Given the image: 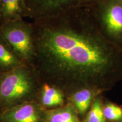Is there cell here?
<instances>
[{"label":"cell","mask_w":122,"mask_h":122,"mask_svg":"<svg viewBox=\"0 0 122 122\" xmlns=\"http://www.w3.org/2000/svg\"><path fill=\"white\" fill-rule=\"evenodd\" d=\"M86 122H106L103 112V105L100 95L94 98L91 109L86 117Z\"/></svg>","instance_id":"12"},{"label":"cell","mask_w":122,"mask_h":122,"mask_svg":"<svg viewBox=\"0 0 122 122\" xmlns=\"http://www.w3.org/2000/svg\"><path fill=\"white\" fill-rule=\"evenodd\" d=\"M44 122H80L77 112L71 103L53 109L45 110Z\"/></svg>","instance_id":"11"},{"label":"cell","mask_w":122,"mask_h":122,"mask_svg":"<svg viewBox=\"0 0 122 122\" xmlns=\"http://www.w3.org/2000/svg\"><path fill=\"white\" fill-rule=\"evenodd\" d=\"M28 18L25 0H0V25Z\"/></svg>","instance_id":"8"},{"label":"cell","mask_w":122,"mask_h":122,"mask_svg":"<svg viewBox=\"0 0 122 122\" xmlns=\"http://www.w3.org/2000/svg\"><path fill=\"white\" fill-rule=\"evenodd\" d=\"M35 101L44 109L49 110L64 106L67 99L62 89L41 80Z\"/></svg>","instance_id":"7"},{"label":"cell","mask_w":122,"mask_h":122,"mask_svg":"<svg viewBox=\"0 0 122 122\" xmlns=\"http://www.w3.org/2000/svg\"><path fill=\"white\" fill-rule=\"evenodd\" d=\"M25 65L0 34V74Z\"/></svg>","instance_id":"10"},{"label":"cell","mask_w":122,"mask_h":122,"mask_svg":"<svg viewBox=\"0 0 122 122\" xmlns=\"http://www.w3.org/2000/svg\"><path fill=\"white\" fill-rule=\"evenodd\" d=\"M105 118L110 121L122 120V108L112 103H107L103 106Z\"/></svg>","instance_id":"13"},{"label":"cell","mask_w":122,"mask_h":122,"mask_svg":"<svg viewBox=\"0 0 122 122\" xmlns=\"http://www.w3.org/2000/svg\"><path fill=\"white\" fill-rule=\"evenodd\" d=\"M30 21L50 17L79 5V0H25Z\"/></svg>","instance_id":"5"},{"label":"cell","mask_w":122,"mask_h":122,"mask_svg":"<svg viewBox=\"0 0 122 122\" xmlns=\"http://www.w3.org/2000/svg\"><path fill=\"white\" fill-rule=\"evenodd\" d=\"M101 92L89 88L76 89L66 95L68 102L75 109L77 114L83 115L88 110L94 98Z\"/></svg>","instance_id":"9"},{"label":"cell","mask_w":122,"mask_h":122,"mask_svg":"<svg viewBox=\"0 0 122 122\" xmlns=\"http://www.w3.org/2000/svg\"><path fill=\"white\" fill-rule=\"evenodd\" d=\"M0 34L25 65L33 67L36 49L31 21L22 19L2 24Z\"/></svg>","instance_id":"3"},{"label":"cell","mask_w":122,"mask_h":122,"mask_svg":"<svg viewBox=\"0 0 122 122\" xmlns=\"http://www.w3.org/2000/svg\"><path fill=\"white\" fill-rule=\"evenodd\" d=\"M41 83L37 71L27 65L0 74V112L35 101Z\"/></svg>","instance_id":"2"},{"label":"cell","mask_w":122,"mask_h":122,"mask_svg":"<svg viewBox=\"0 0 122 122\" xmlns=\"http://www.w3.org/2000/svg\"><path fill=\"white\" fill-rule=\"evenodd\" d=\"M103 0H79L80 5L96 6Z\"/></svg>","instance_id":"14"},{"label":"cell","mask_w":122,"mask_h":122,"mask_svg":"<svg viewBox=\"0 0 122 122\" xmlns=\"http://www.w3.org/2000/svg\"><path fill=\"white\" fill-rule=\"evenodd\" d=\"M31 22L33 67L42 81L66 96L83 88L101 93L122 80V45L103 31L96 6L79 5Z\"/></svg>","instance_id":"1"},{"label":"cell","mask_w":122,"mask_h":122,"mask_svg":"<svg viewBox=\"0 0 122 122\" xmlns=\"http://www.w3.org/2000/svg\"><path fill=\"white\" fill-rule=\"evenodd\" d=\"M45 111L37 102H28L0 112V122H44Z\"/></svg>","instance_id":"6"},{"label":"cell","mask_w":122,"mask_h":122,"mask_svg":"<svg viewBox=\"0 0 122 122\" xmlns=\"http://www.w3.org/2000/svg\"><path fill=\"white\" fill-rule=\"evenodd\" d=\"M119 1H120V2H121L122 3V0H119Z\"/></svg>","instance_id":"15"},{"label":"cell","mask_w":122,"mask_h":122,"mask_svg":"<svg viewBox=\"0 0 122 122\" xmlns=\"http://www.w3.org/2000/svg\"><path fill=\"white\" fill-rule=\"evenodd\" d=\"M96 7L103 31L112 41L122 45V3L119 0H103Z\"/></svg>","instance_id":"4"}]
</instances>
